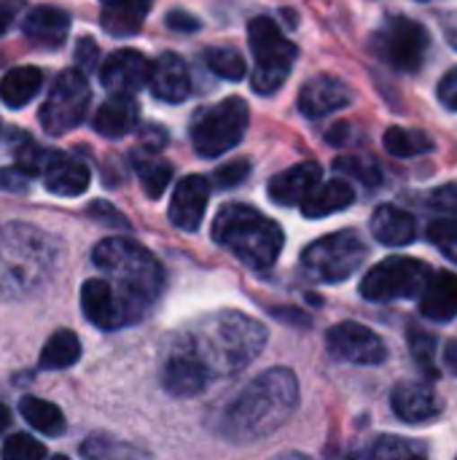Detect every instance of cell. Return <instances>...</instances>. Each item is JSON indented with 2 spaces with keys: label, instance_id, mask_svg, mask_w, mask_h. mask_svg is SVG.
I'll return each instance as SVG.
<instances>
[{
  "label": "cell",
  "instance_id": "6da1fadb",
  "mask_svg": "<svg viewBox=\"0 0 457 460\" xmlns=\"http://www.w3.org/2000/svg\"><path fill=\"white\" fill-rule=\"evenodd\" d=\"M299 407V383L291 369H269L248 383L224 415V437L253 442L275 434Z\"/></svg>",
  "mask_w": 457,
  "mask_h": 460
},
{
  "label": "cell",
  "instance_id": "7a4b0ae2",
  "mask_svg": "<svg viewBox=\"0 0 457 460\" xmlns=\"http://www.w3.org/2000/svg\"><path fill=\"white\" fill-rule=\"evenodd\" d=\"M92 259L94 267L110 278L108 283L121 299L129 321H140L164 288V272L159 261L143 245L124 237L102 240Z\"/></svg>",
  "mask_w": 457,
  "mask_h": 460
},
{
  "label": "cell",
  "instance_id": "3957f363",
  "mask_svg": "<svg viewBox=\"0 0 457 460\" xmlns=\"http://www.w3.org/2000/svg\"><path fill=\"white\" fill-rule=\"evenodd\" d=\"M267 345V329L242 313H218L205 318L186 337V348L205 364L210 377L245 369Z\"/></svg>",
  "mask_w": 457,
  "mask_h": 460
},
{
  "label": "cell",
  "instance_id": "277c9868",
  "mask_svg": "<svg viewBox=\"0 0 457 460\" xmlns=\"http://www.w3.org/2000/svg\"><path fill=\"white\" fill-rule=\"evenodd\" d=\"M213 237L245 267L267 272L275 267L283 251V229L264 213L248 205H226L213 224Z\"/></svg>",
  "mask_w": 457,
  "mask_h": 460
},
{
  "label": "cell",
  "instance_id": "5b68a950",
  "mask_svg": "<svg viewBox=\"0 0 457 460\" xmlns=\"http://www.w3.org/2000/svg\"><path fill=\"white\" fill-rule=\"evenodd\" d=\"M248 43H250L253 59H256V70L250 75L253 92L275 94L286 84V78H288L296 57H299L296 43H291L283 35V30L269 16L250 19V24H248Z\"/></svg>",
  "mask_w": 457,
  "mask_h": 460
},
{
  "label": "cell",
  "instance_id": "8992f818",
  "mask_svg": "<svg viewBox=\"0 0 457 460\" xmlns=\"http://www.w3.org/2000/svg\"><path fill=\"white\" fill-rule=\"evenodd\" d=\"M366 256L369 248L364 237L356 229H342L307 245V251L302 253V267L310 278L321 283H342L358 272Z\"/></svg>",
  "mask_w": 457,
  "mask_h": 460
},
{
  "label": "cell",
  "instance_id": "52a82bcc",
  "mask_svg": "<svg viewBox=\"0 0 457 460\" xmlns=\"http://www.w3.org/2000/svg\"><path fill=\"white\" fill-rule=\"evenodd\" d=\"M248 116H250L248 102L240 97H229V100L202 111V116L191 127L194 151L205 159H215V156L232 151L248 129Z\"/></svg>",
  "mask_w": 457,
  "mask_h": 460
},
{
  "label": "cell",
  "instance_id": "ba28073f",
  "mask_svg": "<svg viewBox=\"0 0 457 460\" xmlns=\"http://www.w3.org/2000/svg\"><path fill=\"white\" fill-rule=\"evenodd\" d=\"M428 46V30L409 16H388L372 38L374 54L399 73H417L426 62Z\"/></svg>",
  "mask_w": 457,
  "mask_h": 460
},
{
  "label": "cell",
  "instance_id": "9c48e42d",
  "mask_svg": "<svg viewBox=\"0 0 457 460\" xmlns=\"http://www.w3.org/2000/svg\"><path fill=\"white\" fill-rule=\"evenodd\" d=\"M434 270L412 256H393L372 267L361 280V296L369 302H396L420 296Z\"/></svg>",
  "mask_w": 457,
  "mask_h": 460
},
{
  "label": "cell",
  "instance_id": "30bf717a",
  "mask_svg": "<svg viewBox=\"0 0 457 460\" xmlns=\"http://www.w3.org/2000/svg\"><path fill=\"white\" fill-rule=\"evenodd\" d=\"M89 102H92V89H89L83 73L81 70H62L54 78L48 97L40 108V127L51 137L65 135L86 119Z\"/></svg>",
  "mask_w": 457,
  "mask_h": 460
},
{
  "label": "cell",
  "instance_id": "8fae6325",
  "mask_svg": "<svg viewBox=\"0 0 457 460\" xmlns=\"http://www.w3.org/2000/svg\"><path fill=\"white\" fill-rule=\"evenodd\" d=\"M326 348L331 358L345 361V364H358V367H377L388 358L385 342L361 323L345 321L329 329L326 334Z\"/></svg>",
  "mask_w": 457,
  "mask_h": 460
},
{
  "label": "cell",
  "instance_id": "7c38bea8",
  "mask_svg": "<svg viewBox=\"0 0 457 460\" xmlns=\"http://www.w3.org/2000/svg\"><path fill=\"white\" fill-rule=\"evenodd\" d=\"M391 407L399 420L404 423H431L442 415V402L434 385L423 380H404L391 394Z\"/></svg>",
  "mask_w": 457,
  "mask_h": 460
},
{
  "label": "cell",
  "instance_id": "4fadbf2b",
  "mask_svg": "<svg viewBox=\"0 0 457 460\" xmlns=\"http://www.w3.org/2000/svg\"><path fill=\"white\" fill-rule=\"evenodd\" d=\"M148 75H151V62L132 49H121L110 54L100 70L102 86L113 94H135L148 84Z\"/></svg>",
  "mask_w": 457,
  "mask_h": 460
},
{
  "label": "cell",
  "instance_id": "5bb4252c",
  "mask_svg": "<svg viewBox=\"0 0 457 460\" xmlns=\"http://www.w3.org/2000/svg\"><path fill=\"white\" fill-rule=\"evenodd\" d=\"M81 307H83V315L89 318V323H94L97 329L102 332H116L129 321L121 299L116 296V291L110 288L108 280H86L83 288H81Z\"/></svg>",
  "mask_w": 457,
  "mask_h": 460
},
{
  "label": "cell",
  "instance_id": "9a60e30c",
  "mask_svg": "<svg viewBox=\"0 0 457 460\" xmlns=\"http://www.w3.org/2000/svg\"><path fill=\"white\" fill-rule=\"evenodd\" d=\"M353 102V89L334 75H315L299 92V111L307 119H323Z\"/></svg>",
  "mask_w": 457,
  "mask_h": 460
},
{
  "label": "cell",
  "instance_id": "2e32d148",
  "mask_svg": "<svg viewBox=\"0 0 457 460\" xmlns=\"http://www.w3.org/2000/svg\"><path fill=\"white\" fill-rule=\"evenodd\" d=\"M207 383H210V372L205 369V364L186 345L178 348L167 358L164 372H162V385H164L167 394L180 396V399L197 396V394H202L207 388Z\"/></svg>",
  "mask_w": 457,
  "mask_h": 460
},
{
  "label": "cell",
  "instance_id": "e0dca14e",
  "mask_svg": "<svg viewBox=\"0 0 457 460\" xmlns=\"http://www.w3.org/2000/svg\"><path fill=\"white\" fill-rule=\"evenodd\" d=\"M210 199V183L202 175H186L172 194L170 202V221L183 232H197Z\"/></svg>",
  "mask_w": 457,
  "mask_h": 460
},
{
  "label": "cell",
  "instance_id": "ac0fdd59",
  "mask_svg": "<svg viewBox=\"0 0 457 460\" xmlns=\"http://www.w3.org/2000/svg\"><path fill=\"white\" fill-rule=\"evenodd\" d=\"M321 164L318 162H299L269 181V197L277 205H302V199L321 183Z\"/></svg>",
  "mask_w": 457,
  "mask_h": 460
},
{
  "label": "cell",
  "instance_id": "d6986e66",
  "mask_svg": "<svg viewBox=\"0 0 457 460\" xmlns=\"http://www.w3.org/2000/svg\"><path fill=\"white\" fill-rule=\"evenodd\" d=\"M148 84L154 89V94L164 102H183L191 94V78H189V67L178 54H162L154 65H151V75Z\"/></svg>",
  "mask_w": 457,
  "mask_h": 460
},
{
  "label": "cell",
  "instance_id": "ffe728a7",
  "mask_svg": "<svg viewBox=\"0 0 457 460\" xmlns=\"http://www.w3.org/2000/svg\"><path fill=\"white\" fill-rule=\"evenodd\" d=\"M420 313L428 321L447 323L457 315V275L455 272H431L420 291Z\"/></svg>",
  "mask_w": 457,
  "mask_h": 460
},
{
  "label": "cell",
  "instance_id": "44dd1931",
  "mask_svg": "<svg viewBox=\"0 0 457 460\" xmlns=\"http://www.w3.org/2000/svg\"><path fill=\"white\" fill-rule=\"evenodd\" d=\"M140 119V105L132 94H113L110 100H105L100 105V111L94 113L92 127L110 140H119L124 135H129L137 127Z\"/></svg>",
  "mask_w": 457,
  "mask_h": 460
},
{
  "label": "cell",
  "instance_id": "7402d4cb",
  "mask_svg": "<svg viewBox=\"0 0 457 460\" xmlns=\"http://www.w3.org/2000/svg\"><path fill=\"white\" fill-rule=\"evenodd\" d=\"M40 175H43V186L57 197H81L92 183L89 167L59 151L51 156V162L46 164Z\"/></svg>",
  "mask_w": 457,
  "mask_h": 460
},
{
  "label": "cell",
  "instance_id": "603a6c76",
  "mask_svg": "<svg viewBox=\"0 0 457 460\" xmlns=\"http://www.w3.org/2000/svg\"><path fill=\"white\" fill-rule=\"evenodd\" d=\"M372 234L388 248H401L417 240V221L396 205H380L372 216Z\"/></svg>",
  "mask_w": 457,
  "mask_h": 460
},
{
  "label": "cell",
  "instance_id": "cb8c5ba5",
  "mask_svg": "<svg viewBox=\"0 0 457 460\" xmlns=\"http://www.w3.org/2000/svg\"><path fill=\"white\" fill-rule=\"evenodd\" d=\"M70 16L57 5H38L24 16V35L46 49H59L67 38Z\"/></svg>",
  "mask_w": 457,
  "mask_h": 460
},
{
  "label": "cell",
  "instance_id": "d4e9b609",
  "mask_svg": "<svg viewBox=\"0 0 457 460\" xmlns=\"http://www.w3.org/2000/svg\"><path fill=\"white\" fill-rule=\"evenodd\" d=\"M148 8L151 0H100V24L116 38H129L140 32Z\"/></svg>",
  "mask_w": 457,
  "mask_h": 460
},
{
  "label": "cell",
  "instance_id": "484cf974",
  "mask_svg": "<svg viewBox=\"0 0 457 460\" xmlns=\"http://www.w3.org/2000/svg\"><path fill=\"white\" fill-rule=\"evenodd\" d=\"M353 202H356V189L347 181L337 178L329 183H318L302 199V213L307 218H326V216H334L339 210H347Z\"/></svg>",
  "mask_w": 457,
  "mask_h": 460
},
{
  "label": "cell",
  "instance_id": "4316f807",
  "mask_svg": "<svg viewBox=\"0 0 457 460\" xmlns=\"http://www.w3.org/2000/svg\"><path fill=\"white\" fill-rule=\"evenodd\" d=\"M43 73L38 67H13L0 78V100L8 108H24L40 89Z\"/></svg>",
  "mask_w": 457,
  "mask_h": 460
},
{
  "label": "cell",
  "instance_id": "83f0119b",
  "mask_svg": "<svg viewBox=\"0 0 457 460\" xmlns=\"http://www.w3.org/2000/svg\"><path fill=\"white\" fill-rule=\"evenodd\" d=\"M19 412L24 415V420L46 434V437H59L65 431V418L59 412V407H54L51 402H43V399H35V396H24L19 402Z\"/></svg>",
  "mask_w": 457,
  "mask_h": 460
},
{
  "label": "cell",
  "instance_id": "f1b7e54d",
  "mask_svg": "<svg viewBox=\"0 0 457 460\" xmlns=\"http://www.w3.org/2000/svg\"><path fill=\"white\" fill-rule=\"evenodd\" d=\"M78 358H81V342H78V337H75L73 332L62 329V332H57V334L46 342V348H43V353H40V369H48V372H54V369H67V367H73Z\"/></svg>",
  "mask_w": 457,
  "mask_h": 460
},
{
  "label": "cell",
  "instance_id": "f546056e",
  "mask_svg": "<svg viewBox=\"0 0 457 460\" xmlns=\"http://www.w3.org/2000/svg\"><path fill=\"white\" fill-rule=\"evenodd\" d=\"M385 151L399 156V159H412V156L434 151V140L426 132H420V129L391 127L385 132Z\"/></svg>",
  "mask_w": 457,
  "mask_h": 460
},
{
  "label": "cell",
  "instance_id": "4dcf8cb0",
  "mask_svg": "<svg viewBox=\"0 0 457 460\" xmlns=\"http://www.w3.org/2000/svg\"><path fill=\"white\" fill-rule=\"evenodd\" d=\"M407 340H409L412 361L417 364V369L426 377H431V380L439 377V367H436V348H439V342H436V337L431 332H426V329H420V326L412 323Z\"/></svg>",
  "mask_w": 457,
  "mask_h": 460
},
{
  "label": "cell",
  "instance_id": "1f68e13d",
  "mask_svg": "<svg viewBox=\"0 0 457 460\" xmlns=\"http://www.w3.org/2000/svg\"><path fill=\"white\" fill-rule=\"evenodd\" d=\"M426 453V445L399 437H377L369 447L358 450L361 458H423Z\"/></svg>",
  "mask_w": 457,
  "mask_h": 460
},
{
  "label": "cell",
  "instance_id": "d6a6232c",
  "mask_svg": "<svg viewBox=\"0 0 457 460\" xmlns=\"http://www.w3.org/2000/svg\"><path fill=\"white\" fill-rule=\"evenodd\" d=\"M137 167V175H140V183H143V191L151 197V199H159L172 178V170L170 164L159 162L156 156H148V159H137L135 162Z\"/></svg>",
  "mask_w": 457,
  "mask_h": 460
},
{
  "label": "cell",
  "instance_id": "836d02e7",
  "mask_svg": "<svg viewBox=\"0 0 457 460\" xmlns=\"http://www.w3.org/2000/svg\"><path fill=\"white\" fill-rule=\"evenodd\" d=\"M205 62H207V67H210L215 75H221V78H226V81H240V78H245V73H248L242 54L234 51V49H210V51L205 54Z\"/></svg>",
  "mask_w": 457,
  "mask_h": 460
},
{
  "label": "cell",
  "instance_id": "e575fe53",
  "mask_svg": "<svg viewBox=\"0 0 457 460\" xmlns=\"http://www.w3.org/2000/svg\"><path fill=\"white\" fill-rule=\"evenodd\" d=\"M426 237L431 245L439 248V253L444 259H450L453 264H457V218H436L428 224L426 229Z\"/></svg>",
  "mask_w": 457,
  "mask_h": 460
},
{
  "label": "cell",
  "instance_id": "d590c367",
  "mask_svg": "<svg viewBox=\"0 0 457 460\" xmlns=\"http://www.w3.org/2000/svg\"><path fill=\"white\" fill-rule=\"evenodd\" d=\"M334 170L353 178V181H361L366 186H377L382 181L380 167L372 159H364V156H339V159H334Z\"/></svg>",
  "mask_w": 457,
  "mask_h": 460
},
{
  "label": "cell",
  "instance_id": "8d00e7d4",
  "mask_svg": "<svg viewBox=\"0 0 457 460\" xmlns=\"http://www.w3.org/2000/svg\"><path fill=\"white\" fill-rule=\"evenodd\" d=\"M0 456L5 460H38L46 458V445H40L38 439H32L30 434H13L11 439H5Z\"/></svg>",
  "mask_w": 457,
  "mask_h": 460
},
{
  "label": "cell",
  "instance_id": "74e56055",
  "mask_svg": "<svg viewBox=\"0 0 457 460\" xmlns=\"http://www.w3.org/2000/svg\"><path fill=\"white\" fill-rule=\"evenodd\" d=\"M428 208L436 213H444L447 218H457V183H447V186H439L436 191H431Z\"/></svg>",
  "mask_w": 457,
  "mask_h": 460
},
{
  "label": "cell",
  "instance_id": "f35d334b",
  "mask_svg": "<svg viewBox=\"0 0 457 460\" xmlns=\"http://www.w3.org/2000/svg\"><path fill=\"white\" fill-rule=\"evenodd\" d=\"M248 172H250V164L245 159H240V162H229V164L218 167L213 178H215L218 189H232V186L242 183L248 178Z\"/></svg>",
  "mask_w": 457,
  "mask_h": 460
},
{
  "label": "cell",
  "instance_id": "ab89813d",
  "mask_svg": "<svg viewBox=\"0 0 457 460\" xmlns=\"http://www.w3.org/2000/svg\"><path fill=\"white\" fill-rule=\"evenodd\" d=\"M30 183V172L22 170L19 164L16 167H3L0 170V189L3 191H24Z\"/></svg>",
  "mask_w": 457,
  "mask_h": 460
},
{
  "label": "cell",
  "instance_id": "60d3db41",
  "mask_svg": "<svg viewBox=\"0 0 457 460\" xmlns=\"http://www.w3.org/2000/svg\"><path fill=\"white\" fill-rule=\"evenodd\" d=\"M97 57H100L97 43L92 38H81L78 46H75V62H78V67L86 70V73H92L97 67Z\"/></svg>",
  "mask_w": 457,
  "mask_h": 460
},
{
  "label": "cell",
  "instance_id": "b9f144b4",
  "mask_svg": "<svg viewBox=\"0 0 457 460\" xmlns=\"http://www.w3.org/2000/svg\"><path fill=\"white\" fill-rule=\"evenodd\" d=\"M439 102H442L447 111H455L457 113V67H453V70L439 81Z\"/></svg>",
  "mask_w": 457,
  "mask_h": 460
},
{
  "label": "cell",
  "instance_id": "7bdbcfd3",
  "mask_svg": "<svg viewBox=\"0 0 457 460\" xmlns=\"http://www.w3.org/2000/svg\"><path fill=\"white\" fill-rule=\"evenodd\" d=\"M167 27H172L178 32H194V30H199V19L189 16L186 11H172V13H167Z\"/></svg>",
  "mask_w": 457,
  "mask_h": 460
},
{
  "label": "cell",
  "instance_id": "ee69618b",
  "mask_svg": "<svg viewBox=\"0 0 457 460\" xmlns=\"http://www.w3.org/2000/svg\"><path fill=\"white\" fill-rule=\"evenodd\" d=\"M143 146L151 156H156V151H162L167 146V132L162 127H145L143 132Z\"/></svg>",
  "mask_w": 457,
  "mask_h": 460
},
{
  "label": "cell",
  "instance_id": "f6af8a7d",
  "mask_svg": "<svg viewBox=\"0 0 457 460\" xmlns=\"http://www.w3.org/2000/svg\"><path fill=\"white\" fill-rule=\"evenodd\" d=\"M16 0H0V35L8 30V24H11V19H13V13H16Z\"/></svg>",
  "mask_w": 457,
  "mask_h": 460
},
{
  "label": "cell",
  "instance_id": "bcb514c9",
  "mask_svg": "<svg viewBox=\"0 0 457 460\" xmlns=\"http://www.w3.org/2000/svg\"><path fill=\"white\" fill-rule=\"evenodd\" d=\"M444 367L457 377V340L447 342V348H444Z\"/></svg>",
  "mask_w": 457,
  "mask_h": 460
},
{
  "label": "cell",
  "instance_id": "7dc6e473",
  "mask_svg": "<svg viewBox=\"0 0 457 460\" xmlns=\"http://www.w3.org/2000/svg\"><path fill=\"white\" fill-rule=\"evenodd\" d=\"M8 426H11V412H8V407L0 404V437H3V431H8Z\"/></svg>",
  "mask_w": 457,
  "mask_h": 460
},
{
  "label": "cell",
  "instance_id": "c3c4849f",
  "mask_svg": "<svg viewBox=\"0 0 457 460\" xmlns=\"http://www.w3.org/2000/svg\"><path fill=\"white\" fill-rule=\"evenodd\" d=\"M453 43H455V46H457V32H455V30H453Z\"/></svg>",
  "mask_w": 457,
  "mask_h": 460
}]
</instances>
